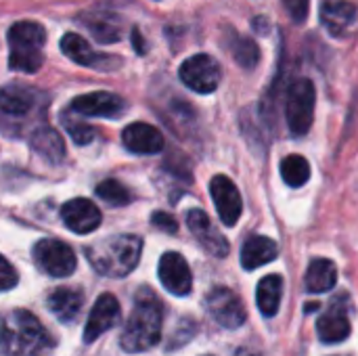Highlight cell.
<instances>
[{"mask_svg": "<svg viewBox=\"0 0 358 356\" xmlns=\"http://www.w3.org/2000/svg\"><path fill=\"white\" fill-rule=\"evenodd\" d=\"M55 342L42 323L23 308L8 313L0 325V350L6 356H46Z\"/></svg>", "mask_w": 358, "mask_h": 356, "instance_id": "cell-1", "label": "cell"}, {"mask_svg": "<svg viewBox=\"0 0 358 356\" xmlns=\"http://www.w3.org/2000/svg\"><path fill=\"white\" fill-rule=\"evenodd\" d=\"M143 254V239L136 235H115L103 241H94L86 248L90 266L109 279L130 275Z\"/></svg>", "mask_w": 358, "mask_h": 356, "instance_id": "cell-2", "label": "cell"}, {"mask_svg": "<svg viewBox=\"0 0 358 356\" xmlns=\"http://www.w3.org/2000/svg\"><path fill=\"white\" fill-rule=\"evenodd\" d=\"M162 321L164 313L159 300L151 294L141 296L122 332V348L132 355L153 348L162 338Z\"/></svg>", "mask_w": 358, "mask_h": 356, "instance_id": "cell-3", "label": "cell"}, {"mask_svg": "<svg viewBox=\"0 0 358 356\" xmlns=\"http://www.w3.org/2000/svg\"><path fill=\"white\" fill-rule=\"evenodd\" d=\"M46 29L36 21H17L8 29V65L15 71L34 73L44 61Z\"/></svg>", "mask_w": 358, "mask_h": 356, "instance_id": "cell-4", "label": "cell"}, {"mask_svg": "<svg viewBox=\"0 0 358 356\" xmlns=\"http://www.w3.org/2000/svg\"><path fill=\"white\" fill-rule=\"evenodd\" d=\"M44 97L36 88L25 84H8L0 88V128L10 134H19L23 124L42 113Z\"/></svg>", "mask_w": 358, "mask_h": 356, "instance_id": "cell-5", "label": "cell"}, {"mask_svg": "<svg viewBox=\"0 0 358 356\" xmlns=\"http://www.w3.org/2000/svg\"><path fill=\"white\" fill-rule=\"evenodd\" d=\"M315 103H317V90L308 78H300L289 86L287 101H285V118L289 130L296 136H304L313 128Z\"/></svg>", "mask_w": 358, "mask_h": 356, "instance_id": "cell-6", "label": "cell"}, {"mask_svg": "<svg viewBox=\"0 0 358 356\" xmlns=\"http://www.w3.org/2000/svg\"><path fill=\"white\" fill-rule=\"evenodd\" d=\"M34 262L44 275L55 279L69 277L78 264L73 250L59 239H40L34 245Z\"/></svg>", "mask_w": 358, "mask_h": 356, "instance_id": "cell-7", "label": "cell"}, {"mask_svg": "<svg viewBox=\"0 0 358 356\" xmlns=\"http://www.w3.org/2000/svg\"><path fill=\"white\" fill-rule=\"evenodd\" d=\"M178 76H180L182 84L189 86L191 90H195L199 94H210L218 88L220 78H222V69L214 57L201 52V55L189 57L180 65Z\"/></svg>", "mask_w": 358, "mask_h": 356, "instance_id": "cell-8", "label": "cell"}, {"mask_svg": "<svg viewBox=\"0 0 358 356\" xmlns=\"http://www.w3.org/2000/svg\"><path fill=\"white\" fill-rule=\"evenodd\" d=\"M206 311L224 329H239L245 323L243 302L229 287H214L206 296Z\"/></svg>", "mask_w": 358, "mask_h": 356, "instance_id": "cell-9", "label": "cell"}, {"mask_svg": "<svg viewBox=\"0 0 358 356\" xmlns=\"http://www.w3.org/2000/svg\"><path fill=\"white\" fill-rule=\"evenodd\" d=\"M61 50L73 63L90 67V69H99V71H111L122 65L120 57L107 55V52H96L80 34H73V31H69L61 38Z\"/></svg>", "mask_w": 358, "mask_h": 356, "instance_id": "cell-10", "label": "cell"}, {"mask_svg": "<svg viewBox=\"0 0 358 356\" xmlns=\"http://www.w3.org/2000/svg\"><path fill=\"white\" fill-rule=\"evenodd\" d=\"M348 296H338L331 306L327 308V313H323L317 321V334L321 338L323 344H340L344 340H348L352 325H350V317H348Z\"/></svg>", "mask_w": 358, "mask_h": 356, "instance_id": "cell-11", "label": "cell"}, {"mask_svg": "<svg viewBox=\"0 0 358 356\" xmlns=\"http://www.w3.org/2000/svg\"><path fill=\"white\" fill-rule=\"evenodd\" d=\"M128 109L126 101L113 92H90V94H82V97H76L69 105V111L73 113H80V115H86V118H120L124 115Z\"/></svg>", "mask_w": 358, "mask_h": 356, "instance_id": "cell-12", "label": "cell"}, {"mask_svg": "<svg viewBox=\"0 0 358 356\" xmlns=\"http://www.w3.org/2000/svg\"><path fill=\"white\" fill-rule=\"evenodd\" d=\"M210 193H212V199H214L220 220L227 227H235L243 212V201H241V195H239V189L235 187V183L229 176L218 174L210 180Z\"/></svg>", "mask_w": 358, "mask_h": 356, "instance_id": "cell-13", "label": "cell"}, {"mask_svg": "<svg viewBox=\"0 0 358 356\" xmlns=\"http://www.w3.org/2000/svg\"><path fill=\"white\" fill-rule=\"evenodd\" d=\"M159 281L172 296H189L193 287V275L187 260L178 252H166L159 260Z\"/></svg>", "mask_w": 358, "mask_h": 356, "instance_id": "cell-14", "label": "cell"}, {"mask_svg": "<svg viewBox=\"0 0 358 356\" xmlns=\"http://www.w3.org/2000/svg\"><path fill=\"white\" fill-rule=\"evenodd\" d=\"M187 227L191 229V233L195 235V239L201 243V248L216 256V258H224L231 250L229 241L224 239V235L212 225V220L208 218V214L203 210H189L187 212Z\"/></svg>", "mask_w": 358, "mask_h": 356, "instance_id": "cell-15", "label": "cell"}, {"mask_svg": "<svg viewBox=\"0 0 358 356\" xmlns=\"http://www.w3.org/2000/svg\"><path fill=\"white\" fill-rule=\"evenodd\" d=\"M117 321H120V304H117L115 296H111V294L99 296L90 315H88L86 327H84V342L92 344L105 332L115 327Z\"/></svg>", "mask_w": 358, "mask_h": 356, "instance_id": "cell-16", "label": "cell"}, {"mask_svg": "<svg viewBox=\"0 0 358 356\" xmlns=\"http://www.w3.org/2000/svg\"><path fill=\"white\" fill-rule=\"evenodd\" d=\"M65 227L78 235H88L101 227V210L90 199H71L61 208Z\"/></svg>", "mask_w": 358, "mask_h": 356, "instance_id": "cell-17", "label": "cell"}, {"mask_svg": "<svg viewBox=\"0 0 358 356\" xmlns=\"http://www.w3.org/2000/svg\"><path fill=\"white\" fill-rule=\"evenodd\" d=\"M122 143L130 153L136 155H153L164 149V136L162 132L145 122H134L124 128Z\"/></svg>", "mask_w": 358, "mask_h": 356, "instance_id": "cell-18", "label": "cell"}, {"mask_svg": "<svg viewBox=\"0 0 358 356\" xmlns=\"http://www.w3.org/2000/svg\"><path fill=\"white\" fill-rule=\"evenodd\" d=\"M358 8L350 0H323L321 2V23L331 36H344L357 21Z\"/></svg>", "mask_w": 358, "mask_h": 356, "instance_id": "cell-19", "label": "cell"}, {"mask_svg": "<svg viewBox=\"0 0 358 356\" xmlns=\"http://www.w3.org/2000/svg\"><path fill=\"white\" fill-rule=\"evenodd\" d=\"M86 29L103 44L117 42L122 38V19L111 10H88L78 17Z\"/></svg>", "mask_w": 358, "mask_h": 356, "instance_id": "cell-20", "label": "cell"}, {"mask_svg": "<svg viewBox=\"0 0 358 356\" xmlns=\"http://www.w3.org/2000/svg\"><path fill=\"white\" fill-rule=\"evenodd\" d=\"M279 256V245L264 237V235H252L241 248V266L245 271H254L258 266L271 264Z\"/></svg>", "mask_w": 358, "mask_h": 356, "instance_id": "cell-21", "label": "cell"}, {"mask_svg": "<svg viewBox=\"0 0 358 356\" xmlns=\"http://www.w3.org/2000/svg\"><path fill=\"white\" fill-rule=\"evenodd\" d=\"M46 302L48 311L57 317V321L71 323L84 306V294L73 287H59L48 296Z\"/></svg>", "mask_w": 358, "mask_h": 356, "instance_id": "cell-22", "label": "cell"}, {"mask_svg": "<svg viewBox=\"0 0 358 356\" xmlns=\"http://www.w3.org/2000/svg\"><path fill=\"white\" fill-rule=\"evenodd\" d=\"M338 285V266L327 258H315L304 275V287L310 294H327Z\"/></svg>", "mask_w": 358, "mask_h": 356, "instance_id": "cell-23", "label": "cell"}, {"mask_svg": "<svg viewBox=\"0 0 358 356\" xmlns=\"http://www.w3.org/2000/svg\"><path fill=\"white\" fill-rule=\"evenodd\" d=\"M29 145L48 164H61L65 157V143L55 128L42 126V128L34 130L29 136Z\"/></svg>", "mask_w": 358, "mask_h": 356, "instance_id": "cell-24", "label": "cell"}, {"mask_svg": "<svg viewBox=\"0 0 358 356\" xmlns=\"http://www.w3.org/2000/svg\"><path fill=\"white\" fill-rule=\"evenodd\" d=\"M281 298H283V277L281 275H266L256 290V302L260 313L271 319L279 313L281 306Z\"/></svg>", "mask_w": 358, "mask_h": 356, "instance_id": "cell-25", "label": "cell"}, {"mask_svg": "<svg viewBox=\"0 0 358 356\" xmlns=\"http://www.w3.org/2000/svg\"><path fill=\"white\" fill-rule=\"evenodd\" d=\"M281 178L289 187H302L310 180V164L304 155H287L281 162Z\"/></svg>", "mask_w": 358, "mask_h": 356, "instance_id": "cell-26", "label": "cell"}, {"mask_svg": "<svg viewBox=\"0 0 358 356\" xmlns=\"http://www.w3.org/2000/svg\"><path fill=\"white\" fill-rule=\"evenodd\" d=\"M231 52L235 57V61L243 67V69H254L258 65L260 59V48L252 38H243L237 34H231Z\"/></svg>", "mask_w": 358, "mask_h": 356, "instance_id": "cell-27", "label": "cell"}, {"mask_svg": "<svg viewBox=\"0 0 358 356\" xmlns=\"http://www.w3.org/2000/svg\"><path fill=\"white\" fill-rule=\"evenodd\" d=\"M96 195L105 201V204H109V206H128L130 201H132V195H130V191L122 185V183H117V180H113V178H107V180H103L99 187H96Z\"/></svg>", "mask_w": 358, "mask_h": 356, "instance_id": "cell-28", "label": "cell"}, {"mask_svg": "<svg viewBox=\"0 0 358 356\" xmlns=\"http://www.w3.org/2000/svg\"><path fill=\"white\" fill-rule=\"evenodd\" d=\"M61 122H63L65 130L69 132V136H71V141L76 145H88L94 138V128L92 126H88L84 122H76V120H71L67 115H63Z\"/></svg>", "mask_w": 358, "mask_h": 356, "instance_id": "cell-29", "label": "cell"}, {"mask_svg": "<svg viewBox=\"0 0 358 356\" xmlns=\"http://www.w3.org/2000/svg\"><path fill=\"white\" fill-rule=\"evenodd\" d=\"M17 281H19L17 271L13 269V264L4 256H0V292L13 290L17 285Z\"/></svg>", "mask_w": 358, "mask_h": 356, "instance_id": "cell-30", "label": "cell"}, {"mask_svg": "<svg viewBox=\"0 0 358 356\" xmlns=\"http://www.w3.org/2000/svg\"><path fill=\"white\" fill-rule=\"evenodd\" d=\"M294 23H304L310 10V0H283Z\"/></svg>", "mask_w": 358, "mask_h": 356, "instance_id": "cell-31", "label": "cell"}, {"mask_svg": "<svg viewBox=\"0 0 358 356\" xmlns=\"http://www.w3.org/2000/svg\"><path fill=\"white\" fill-rule=\"evenodd\" d=\"M151 222H153V227H157V229L164 231V233H176V231H178V222H176L174 216L168 214V212H155V214L151 216Z\"/></svg>", "mask_w": 358, "mask_h": 356, "instance_id": "cell-32", "label": "cell"}, {"mask_svg": "<svg viewBox=\"0 0 358 356\" xmlns=\"http://www.w3.org/2000/svg\"><path fill=\"white\" fill-rule=\"evenodd\" d=\"M132 44L136 46V52H138V55H143V52H145V46H143L145 42H143V38H141V31H138V29H134V31H132Z\"/></svg>", "mask_w": 358, "mask_h": 356, "instance_id": "cell-33", "label": "cell"}, {"mask_svg": "<svg viewBox=\"0 0 358 356\" xmlns=\"http://www.w3.org/2000/svg\"><path fill=\"white\" fill-rule=\"evenodd\" d=\"M235 356H262V355H258V353H254V350H248V348H239V350L235 353Z\"/></svg>", "mask_w": 358, "mask_h": 356, "instance_id": "cell-34", "label": "cell"}]
</instances>
